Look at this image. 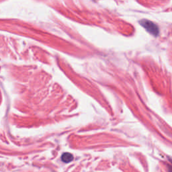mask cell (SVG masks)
Here are the masks:
<instances>
[{
    "label": "cell",
    "mask_w": 172,
    "mask_h": 172,
    "mask_svg": "<svg viewBox=\"0 0 172 172\" xmlns=\"http://www.w3.org/2000/svg\"><path fill=\"white\" fill-rule=\"evenodd\" d=\"M61 159L65 163H69L73 159V156L69 153H65L62 155Z\"/></svg>",
    "instance_id": "7a4b0ae2"
},
{
    "label": "cell",
    "mask_w": 172,
    "mask_h": 172,
    "mask_svg": "<svg viewBox=\"0 0 172 172\" xmlns=\"http://www.w3.org/2000/svg\"><path fill=\"white\" fill-rule=\"evenodd\" d=\"M140 24L142 26L144 27L150 34H153L154 36H157L159 34V28L155 24L152 22L151 21L148 19H141Z\"/></svg>",
    "instance_id": "6da1fadb"
}]
</instances>
